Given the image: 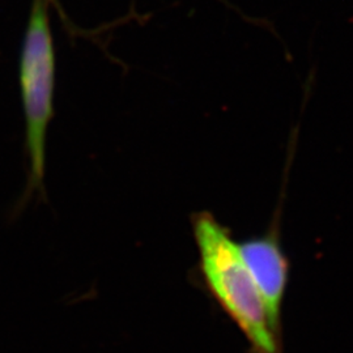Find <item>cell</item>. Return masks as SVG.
Returning a JSON list of instances; mask_svg holds the SVG:
<instances>
[{"label": "cell", "mask_w": 353, "mask_h": 353, "mask_svg": "<svg viewBox=\"0 0 353 353\" xmlns=\"http://www.w3.org/2000/svg\"><path fill=\"white\" fill-rule=\"evenodd\" d=\"M192 233L205 287L250 344L252 353H284L265 303L241 256L239 243L211 212L192 216Z\"/></svg>", "instance_id": "1"}, {"label": "cell", "mask_w": 353, "mask_h": 353, "mask_svg": "<svg viewBox=\"0 0 353 353\" xmlns=\"http://www.w3.org/2000/svg\"><path fill=\"white\" fill-rule=\"evenodd\" d=\"M55 54L46 6L36 0L26 29L20 63V83L26 125L28 181L20 207L33 195H43L46 174V135L54 117Z\"/></svg>", "instance_id": "2"}, {"label": "cell", "mask_w": 353, "mask_h": 353, "mask_svg": "<svg viewBox=\"0 0 353 353\" xmlns=\"http://www.w3.org/2000/svg\"><path fill=\"white\" fill-rule=\"evenodd\" d=\"M239 248L272 326L279 334H283L281 313L290 281V265L281 248L278 228L270 229L263 236L240 242Z\"/></svg>", "instance_id": "3"}]
</instances>
